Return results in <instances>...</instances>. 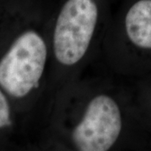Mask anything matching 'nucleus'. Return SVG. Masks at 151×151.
I'll list each match as a JSON object with an SVG mask.
<instances>
[{"label":"nucleus","instance_id":"39448f33","mask_svg":"<svg viewBox=\"0 0 151 151\" xmlns=\"http://www.w3.org/2000/svg\"><path fill=\"white\" fill-rule=\"evenodd\" d=\"M10 123V112L9 103L5 97L0 91V129Z\"/></svg>","mask_w":151,"mask_h":151},{"label":"nucleus","instance_id":"7ed1b4c3","mask_svg":"<svg viewBox=\"0 0 151 151\" xmlns=\"http://www.w3.org/2000/svg\"><path fill=\"white\" fill-rule=\"evenodd\" d=\"M122 129L119 106L108 96L94 97L80 124L72 133L76 147L81 151H106L115 144Z\"/></svg>","mask_w":151,"mask_h":151},{"label":"nucleus","instance_id":"f257e3e1","mask_svg":"<svg viewBox=\"0 0 151 151\" xmlns=\"http://www.w3.org/2000/svg\"><path fill=\"white\" fill-rule=\"evenodd\" d=\"M46 57L43 39L33 31L23 34L0 61V85L14 97H24L38 85Z\"/></svg>","mask_w":151,"mask_h":151},{"label":"nucleus","instance_id":"f03ea898","mask_svg":"<svg viewBox=\"0 0 151 151\" xmlns=\"http://www.w3.org/2000/svg\"><path fill=\"white\" fill-rule=\"evenodd\" d=\"M93 0H67L60 12L54 31V52L65 65L77 63L89 47L97 20Z\"/></svg>","mask_w":151,"mask_h":151},{"label":"nucleus","instance_id":"20e7f679","mask_svg":"<svg viewBox=\"0 0 151 151\" xmlns=\"http://www.w3.org/2000/svg\"><path fill=\"white\" fill-rule=\"evenodd\" d=\"M125 26L133 43L141 48L151 49V0H140L130 8Z\"/></svg>","mask_w":151,"mask_h":151}]
</instances>
